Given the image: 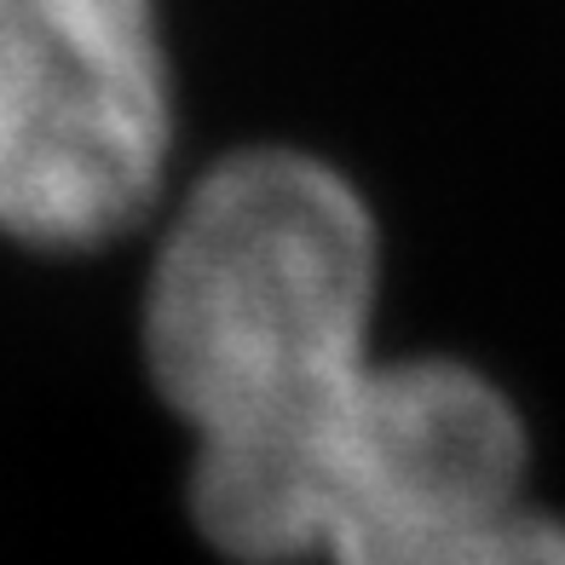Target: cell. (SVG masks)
I'll return each mask as SVG.
<instances>
[{
    "instance_id": "1",
    "label": "cell",
    "mask_w": 565,
    "mask_h": 565,
    "mask_svg": "<svg viewBox=\"0 0 565 565\" xmlns=\"http://www.w3.org/2000/svg\"><path fill=\"white\" fill-rule=\"evenodd\" d=\"M375 282V220L329 162L271 145L196 179L145 295L150 375L196 439L191 491L271 468L358 393Z\"/></svg>"
},
{
    "instance_id": "2",
    "label": "cell",
    "mask_w": 565,
    "mask_h": 565,
    "mask_svg": "<svg viewBox=\"0 0 565 565\" xmlns=\"http://www.w3.org/2000/svg\"><path fill=\"white\" fill-rule=\"evenodd\" d=\"M520 491L525 427L497 381L450 358H375L300 450L191 491V513L243 565H427Z\"/></svg>"
},
{
    "instance_id": "3",
    "label": "cell",
    "mask_w": 565,
    "mask_h": 565,
    "mask_svg": "<svg viewBox=\"0 0 565 565\" xmlns=\"http://www.w3.org/2000/svg\"><path fill=\"white\" fill-rule=\"evenodd\" d=\"M173 70L157 0H0V231L98 248L162 196Z\"/></svg>"
},
{
    "instance_id": "4",
    "label": "cell",
    "mask_w": 565,
    "mask_h": 565,
    "mask_svg": "<svg viewBox=\"0 0 565 565\" xmlns=\"http://www.w3.org/2000/svg\"><path fill=\"white\" fill-rule=\"evenodd\" d=\"M427 565H565V520H543L520 502L484 531L461 536L456 548L433 554Z\"/></svg>"
}]
</instances>
